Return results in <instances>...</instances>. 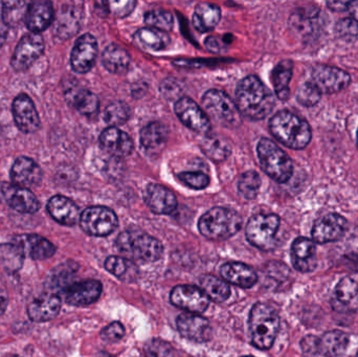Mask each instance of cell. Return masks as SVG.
<instances>
[{"instance_id": "cell-1", "label": "cell", "mask_w": 358, "mask_h": 357, "mask_svg": "<svg viewBox=\"0 0 358 357\" xmlns=\"http://www.w3.org/2000/svg\"><path fill=\"white\" fill-rule=\"evenodd\" d=\"M275 96L256 75H248L238 84L236 105L240 115L260 121L271 115Z\"/></svg>"}, {"instance_id": "cell-2", "label": "cell", "mask_w": 358, "mask_h": 357, "mask_svg": "<svg viewBox=\"0 0 358 357\" xmlns=\"http://www.w3.org/2000/svg\"><path fill=\"white\" fill-rule=\"evenodd\" d=\"M269 130L281 144L294 150L306 148L313 138L308 122L288 110L279 111L271 117Z\"/></svg>"}, {"instance_id": "cell-3", "label": "cell", "mask_w": 358, "mask_h": 357, "mask_svg": "<svg viewBox=\"0 0 358 357\" xmlns=\"http://www.w3.org/2000/svg\"><path fill=\"white\" fill-rule=\"evenodd\" d=\"M117 247L127 259L145 263L157 261L164 253L161 241L138 228L121 233L117 239Z\"/></svg>"}, {"instance_id": "cell-4", "label": "cell", "mask_w": 358, "mask_h": 357, "mask_svg": "<svg viewBox=\"0 0 358 357\" xmlns=\"http://www.w3.org/2000/svg\"><path fill=\"white\" fill-rule=\"evenodd\" d=\"M242 218L237 212L227 207H213L204 213L198 222V228L210 240H227L239 232Z\"/></svg>"}, {"instance_id": "cell-5", "label": "cell", "mask_w": 358, "mask_h": 357, "mask_svg": "<svg viewBox=\"0 0 358 357\" xmlns=\"http://www.w3.org/2000/svg\"><path fill=\"white\" fill-rule=\"evenodd\" d=\"M248 323L252 345L260 350L271 348L280 328L277 312L266 304L257 303L250 310Z\"/></svg>"}, {"instance_id": "cell-6", "label": "cell", "mask_w": 358, "mask_h": 357, "mask_svg": "<svg viewBox=\"0 0 358 357\" xmlns=\"http://www.w3.org/2000/svg\"><path fill=\"white\" fill-rule=\"evenodd\" d=\"M259 161L263 171L280 184L292 177L294 163L290 157L269 138H262L257 147Z\"/></svg>"}, {"instance_id": "cell-7", "label": "cell", "mask_w": 358, "mask_h": 357, "mask_svg": "<svg viewBox=\"0 0 358 357\" xmlns=\"http://www.w3.org/2000/svg\"><path fill=\"white\" fill-rule=\"evenodd\" d=\"M281 220L275 214H257L248 220L246 239L250 245L262 251H271L275 247Z\"/></svg>"}, {"instance_id": "cell-8", "label": "cell", "mask_w": 358, "mask_h": 357, "mask_svg": "<svg viewBox=\"0 0 358 357\" xmlns=\"http://www.w3.org/2000/svg\"><path fill=\"white\" fill-rule=\"evenodd\" d=\"M202 104L206 112L225 127H234L241 121L237 105L221 90L210 89L206 92L202 98Z\"/></svg>"}, {"instance_id": "cell-9", "label": "cell", "mask_w": 358, "mask_h": 357, "mask_svg": "<svg viewBox=\"0 0 358 357\" xmlns=\"http://www.w3.org/2000/svg\"><path fill=\"white\" fill-rule=\"evenodd\" d=\"M80 226L90 236L106 237L115 232L119 219L113 210L96 205L84 210L80 217Z\"/></svg>"}, {"instance_id": "cell-10", "label": "cell", "mask_w": 358, "mask_h": 357, "mask_svg": "<svg viewBox=\"0 0 358 357\" xmlns=\"http://www.w3.org/2000/svg\"><path fill=\"white\" fill-rule=\"evenodd\" d=\"M44 39L40 34H27L23 36L15 48L10 64L16 71L29 69L43 54Z\"/></svg>"}, {"instance_id": "cell-11", "label": "cell", "mask_w": 358, "mask_h": 357, "mask_svg": "<svg viewBox=\"0 0 358 357\" xmlns=\"http://www.w3.org/2000/svg\"><path fill=\"white\" fill-rule=\"evenodd\" d=\"M313 82L322 94H338L351 83V75L338 67L317 65L313 68Z\"/></svg>"}, {"instance_id": "cell-12", "label": "cell", "mask_w": 358, "mask_h": 357, "mask_svg": "<svg viewBox=\"0 0 358 357\" xmlns=\"http://www.w3.org/2000/svg\"><path fill=\"white\" fill-rule=\"evenodd\" d=\"M176 115L183 125L199 134H208L210 131V122L208 115L187 96H182L176 101L174 106Z\"/></svg>"}, {"instance_id": "cell-13", "label": "cell", "mask_w": 358, "mask_h": 357, "mask_svg": "<svg viewBox=\"0 0 358 357\" xmlns=\"http://www.w3.org/2000/svg\"><path fill=\"white\" fill-rule=\"evenodd\" d=\"M170 302L189 314H202L208 309L210 300L201 289L193 285H178L172 289Z\"/></svg>"}, {"instance_id": "cell-14", "label": "cell", "mask_w": 358, "mask_h": 357, "mask_svg": "<svg viewBox=\"0 0 358 357\" xmlns=\"http://www.w3.org/2000/svg\"><path fill=\"white\" fill-rule=\"evenodd\" d=\"M0 201L19 213H36L40 207L39 201L29 189L6 182L0 184Z\"/></svg>"}, {"instance_id": "cell-15", "label": "cell", "mask_w": 358, "mask_h": 357, "mask_svg": "<svg viewBox=\"0 0 358 357\" xmlns=\"http://www.w3.org/2000/svg\"><path fill=\"white\" fill-rule=\"evenodd\" d=\"M12 111L15 124L23 133H35L40 129L41 121L39 115L27 94H20L14 99Z\"/></svg>"}, {"instance_id": "cell-16", "label": "cell", "mask_w": 358, "mask_h": 357, "mask_svg": "<svg viewBox=\"0 0 358 357\" xmlns=\"http://www.w3.org/2000/svg\"><path fill=\"white\" fill-rule=\"evenodd\" d=\"M12 245L22 257L34 260L48 259L57 251L50 241L38 235H19L13 239Z\"/></svg>"}, {"instance_id": "cell-17", "label": "cell", "mask_w": 358, "mask_h": 357, "mask_svg": "<svg viewBox=\"0 0 358 357\" xmlns=\"http://www.w3.org/2000/svg\"><path fill=\"white\" fill-rule=\"evenodd\" d=\"M347 228L348 222L346 218L338 214L331 213L315 222L311 234L315 243L324 245L340 240L346 233Z\"/></svg>"}, {"instance_id": "cell-18", "label": "cell", "mask_w": 358, "mask_h": 357, "mask_svg": "<svg viewBox=\"0 0 358 357\" xmlns=\"http://www.w3.org/2000/svg\"><path fill=\"white\" fill-rule=\"evenodd\" d=\"M98 56V42L90 34L81 36L76 41L71 54V64L73 71L86 73L92 71Z\"/></svg>"}, {"instance_id": "cell-19", "label": "cell", "mask_w": 358, "mask_h": 357, "mask_svg": "<svg viewBox=\"0 0 358 357\" xmlns=\"http://www.w3.org/2000/svg\"><path fill=\"white\" fill-rule=\"evenodd\" d=\"M181 337L195 343H206L212 337V327L203 316L195 314H182L176 320Z\"/></svg>"}, {"instance_id": "cell-20", "label": "cell", "mask_w": 358, "mask_h": 357, "mask_svg": "<svg viewBox=\"0 0 358 357\" xmlns=\"http://www.w3.org/2000/svg\"><path fill=\"white\" fill-rule=\"evenodd\" d=\"M289 24L304 38L315 37L324 27V16L317 8H300L292 13Z\"/></svg>"}, {"instance_id": "cell-21", "label": "cell", "mask_w": 358, "mask_h": 357, "mask_svg": "<svg viewBox=\"0 0 358 357\" xmlns=\"http://www.w3.org/2000/svg\"><path fill=\"white\" fill-rule=\"evenodd\" d=\"M102 283L96 280H84L73 283L65 289V302L71 306H88L98 301L102 293Z\"/></svg>"}, {"instance_id": "cell-22", "label": "cell", "mask_w": 358, "mask_h": 357, "mask_svg": "<svg viewBox=\"0 0 358 357\" xmlns=\"http://www.w3.org/2000/svg\"><path fill=\"white\" fill-rule=\"evenodd\" d=\"M144 201L149 209L157 215H170L178 207L176 195L161 184H149L145 190Z\"/></svg>"}, {"instance_id": "cell-23", "label": "cell", "mask_w": 358, "mask_h": 357, "mask_svg": "<svg viewBox=\"0 0 358 357\" xmlns=\"http://www.w3.org/2000/svg\"><path fill=\"white\" fill-rule=\"evenodd\" d=\"M60 309V296L52 291H46L29 303L27 314L34 322L45 323L56 318Z\"/></svg>"}, {"instance_id": "cell-24", "label": "cell", "mask_w": 358, "mask_h": 357, "mask_svg": "<svg viewBox=\"0 0 358 357\" xmlns=\"http://www.w3.org/2000/svg\"><path fill=\"white\" fill-rule=\"evenodd\" d=\"M292 262L299 272H313L317 265L315 241L305 237L296 238L292 245Z\"/></svg>"}, {"instance_id": "cell-25", "label": "cell", "mask_w": 358, "mask_h": 357, "mask_svg": "<svg viewBox=\"0 0 358 357\" xmlns=\"http://www.w3.org/2000/svg\"><path fill=\"white\" fill-rule=\"evenodd\" d=\"M10 180L16 186L29 189L37 186L42 180V170L29 157H18L10 169Z\"/></svg>"}, {"instance_id": "cell-26", "label": "cell", "mask_w": 358, "mask_h": 357, "mask_svg": "<svg viewBox=\"0 0 358 357\" xmlns=\"http://www.w3.org/2000/svg\"><path fill=\"white\" fill-rule=\"evenodd\" d=\"M332 306L336 312L343 314L357 312L358 282L349 277L342 279L334 289Z\"/></svg>"}, {"instance_id": "cell-27", "label": "cell", "mask_w": 358, "mask_h": 357, "mask_svg": "<svg viewBox=\"0 0 358 357\" xmlns=\"http://www.w3.org/2000/svg\"><path fill=\"white\" fill-rule=\"evenodd\" d=\"M103 150L115 157H126L134 150V142L126 132L117 127H108L100 136Z\"/></svg>"}, {"instance_id": "cell-28", "label": "cell", "mask_w": 358, "mask_h": 357, "mask_svg": "<svg viewBox=\"0 0 358 357\" xmlns=\"http://www.w3.org/2000/svg\"><path fill=\"white\" fill-rule=\"evenodd\" d=\"M54 18L55 10L52 2L48 0H37L29 4L25 24L31 33L40 34L52 24Z\"/></svg>"}, {"instance_id": "cell-29", "label": "cell", "mask_w": 358, "mask_h": 357, "mask_svg": "<svg viewBox=\"0 0 358 357\" xmlns=\"http://www.w3.org/2000/svg\"><path fill=\"white\" fill-rule=\"evenodd\" d=\"M48 212L57 222L66 226H75L81 217L78 205L62 195H56L50 199Z\"/></svg>"}, {"instance_id": "cell-30", "label": "cell", "mask_w": 358, "mask_h": 357, "mask_svg": "<svg viewBox=\"0 0 358 357\" xmlns=\"http://www.w3.org/2000/svg\"><path fill=\"white\" fill-rule=\"evenodd\" d=\"M220 274L225 282L244 289H252L258 281L256 272L250 266L241 262H229L224 264L221 268Z\"/></svg>"}, {"instance_id": "cell-31", "label": "cell", "mask_w": 358, "mask_h": 357, "mask_svg": "<svg viewBox=\"0 0 358 357\" xmlns=\"http://www.w3.org/2000/svg\"><path fill=\"white\" fill-rule=\"evenodd\" d=\"M81 21L82 8L76 4H65L57 17L55 31L61 39H69L78 33Z\"/></svg>"}, {"instance_id": "cell-32", "label": "cell", "mask_w": 358, "mask_h": 357, "mask_svg": "<svg viewBox=\"0 0 358 357\" xmlns=\"http://www.w3.org/2000/svg\"><path fill=\"white\" fill-rule=\"evenodd\" d=\"M348 335L343 331L334 330L326 333L317 337V351L320 356L336 357L345 354L349 346Z\"/></svg>"}, {"instance_id": "cell-33", "label": "cell", "mask_w": 358, "mask_h": 357, "mask_svg": "<svg viewBox=\"0 0 358 357\" xmlns=\"http://www.w3.org/2000/svg\"><path fill=\"white\" fill-rule=\"evenodd\" d=\"M168 140V129L159 122L145 126L141 131V144L147 152L159 153L163 150Z\"/></svg>"}, {"instance_id": "cell-34", "label": "cell", "mask_w": 358, "mask_h": 357, "mask_svg": "<svg viewBox=\"0 0 358 357\" xmlns=\"http://www.w3.org/2000/svg\"><path fill=\"white\" fill-rule=\"evenodd\" d=\"M66 99L82 115L94 117L100 111V101L96 94L86 89H71L66 92Z\"/></svg>"}, {"instance_id": "cell-35", "label": "cell", "mask_w": 358, "mask_h": 357, "mask_svg": "<svg viewBox=\"0 0 358 357\" xmlns=\"http://www.w3.org/2000/svg\"><path fill=\"white\" fill-rule=\"evenodd\" d=\"M221 19V10L210 2H200L196 6L193 15V25L201 33L212 31Z\"/></svg>"}, {"instance_id": "cell-36", "label": "cell", "mask_w": 358, "mask_h": 357, "mask_svg": "<svg viewBox=\"0 0 358 357\" xmlns=\"http://www.w3.org/2000/svg\"><path fill=\"white\" fill-rule=\"evenodd\" d=\"M294 73V62L292 60H283L278 63L271 73V81L275 94L280 100H288L290 96L289 83Z\"/></svg>"}, {"instance_id": "cell-37", "label": "cell", "mask_w": 358, "mask_h": 357, "mask_svg": "<svg viewBox=\"0 0 358 357\" xmlns=\"http://www.w3.org/2000/svg\"><path fill=\"white\" fill-rule=\"evenodd\" d=\"M134 41L144 50H155V52L165 50L171 43V39L166 31L151 29V27L138 29L134 34Z\"/></svg>"}, {"instance_id": "cell-38", "label": "cell", "mask_w": 358, "mask_h": 357, "mask_svg": "<svg viewBox=\"0 0 358 357\" xmlns=\"http://www.w3.org/2000/svg\"><path fill=\"white\" fill-rule=\"evenodd\" d=\"M102 62L107 71L115 75H123L129 68L130 56L125 48L113 43L105 48Z\"/></svg>"}, {"instance_id": "cell-39", "label": "cell", "mask_w": 358, "mask_h": 357, "mask_svg": "<svg viewBox=\"0 0 358 357\" xmlns=\"http://www.w3.org/2000/svg\"><path fill=\"white\" fill-rule=\"evenodd\" d=\"M200 286L201 291L206 293L210 301L215 303H222L227 301L231 296V289L229 283L222 279L217 278L213 275H204L200 278Z\"/></svg>"}, {"instance_id": "cell-40", "label": "cell", "mask_w": 358, "mask_h": 357, "mask_svg": "<svg viewBox=\"0 0 358 357\" xmlns=\"http://www.w3.org/2000/svg\"><path fill=\"white\" fill-rule=\"evenodd\" d=\"M105 268L113 276L125 282H132L138 276V268L134 261L125 257L110 256L105 261Z\"/></svg>"}, {"instance_id": "cell-41", "label": "cell", "mask_w": 358, "mask_h": 357, "mask_svg": "<svg viewBox=\"0 0 358 357\" xmlns=\"http://www.w3.org/2000/svg\"><path fill=\"white\" fill-rule=\"evenodd\" d=\"M77 270L78 265L76 263H64L57 268L48 278V287L50 289L48 291L55 293H61V291L64 293L65 289L73 284L71 280Z\"/></svg>"}, {"instance_id": "cell-42", "label": "cell", "mask_w": 358, "mask_h": 357, "mask_svg": "<svg viewBox=\"0 0 358 357\" xmlns=\"http://www.w3.org/2000/svg\"><path fill=\"white\" fill-rule=\"evenodd\" d=\"M31 2L3 1L2 2V22L6 27H16L27 18Z\"/></svg>"}, {"instance_id": "cell-43", "label": "cell", "mask_w": 358, "mask_h": 357, "mask_svg": "<svg viewBox=\"0 0 358 357\" xmlns=\"http://www.w3.org/2000/svg\"><path fill=\"white\" fill-rule=\"evenodd\" d=\"M201 148L213 161H224L231 154V147L229 143L219 136H206L201 142Z\"/></svg>"}, {"instance_id": "cell-44", "label": "cell", "mask_w": 358, "mask_h": 357, "mask_svg": "<svg viewBox=\"0 0 358 357\" xmlns=\"http://www.w3.org/2000/svg\"><path fill=\"white\" fill-rule=\"evenodd\" d=\"M131 115L130 107L122 101L111 103L105 109L104 119L111 127L125 124Z\"/></svg>"}, {"instance_id": "cell-45", "label": "cell", "mask_w": 358, "mask_h": 357, "mask_svg": "<svg viewBox=\"0 0 358 357\" xmlns=\"http://www.w3.org/2000/svg\"><path fill=\"white\" fill-rule=\"evenodd\" d=\"M145 23L151 29H159V31H171L174 24V17L171 12L167 10H151L145 14Z\"/></svg>"}, {"instance_id": "cell-46", "label": "cell", "mask_w": 358, "mask_h": 357, "mask_svg": "<svg viewBox=\"0 0 358 357\" xmlns=\"http://www.w3.org/2000/svg\"><path fill=\"white\" fill-rule=\"evenodd\" d=\"M136 1L96 2V10H102L103 15L111 14L117 18H124L134 12Z\"/></svg>"}, {"instance_id": "cell-47", "label": "cell", "mask_w": 358, "mask_h": 357, "mask_svg": "<svg viewBox=\"0 0 358 357\" xmlns=\"http://www.w3.org/2000/svg\"><path fill=\"white\" fill-rule=\"evenodd\" d=\"M261 187V177L257 172L248 171L242 174L238 182V190L246 199H254Z\"/></svg>"}, {"instance_id": "cell-48", "label": "cell", "mask_w": 358, "mask_h": 357, "mask_svg": "<svg viewBox=\"0 0 358 357\" xmlns=\"http://www.w3.org/2000/svg\"><path fill=\"white\" fill-rule=\"evenodd\" d=\"M321 98L322 92L313 81L305 82L296 92V100L305 107L315 106L321 101Z\"/></svg>"}, {"instance_id": "cell-49", "label": "cell", "mask_w": 358, "mask_h": 357, "mask_svg": "<svg viewBox=\"0 0 358 357\" xmlns=\"http://www.w3.org/2000/svg\"><path fill=\"white\" fill-rule=\"evenodd\" d=\"M336 36L345 41L353 42L358 40V21L352 17L341 19L336 25Z\"/></svg>"}, {"instance_id": "cell-50", "label": "cell", "mask_w": 358, "mask_h": 357, "mask_svg": "<svg viewBox=\"0 0 358 357\" xmlns=\"http://www.w3.org/2000/svg\"><path fill=\"white\" fill-rule=\"evenodd\" d=\"M146 357H174L173 347L168 342L152 339L145 346Z\"/></svg>"}, {"instance_id": "cell-51", "label": "cell", "mask_w": 358, "mask_h": 357, "mask_svg": "<svg viewBox=\"0 0 358 357\" xmlns=\"http://www.w3.org/2000/svg\"><path fill=\"white\" fill-rule=\"evenodd\" d=\"M178 180L194 190H202L210 184V178L202 172H182L178 174Z\"/></svg>"}, {"instance_id": "cell-52", "label": "cell", "mask_w": 358, "mask_h": 357, "mask_svg": "<svg viewBox=\"0 0 358 357\" xmlns=\"http://www.w3.org/2000/svg\"><path fill=\"white\" fill-rule=\"evenodd\" d=\"M124 335H125V328L123 325L120 322H113L101 331L100 337L107 343H117L123 339Z\"/></svg>"}, {"instance_id": "cell-53", "label": "cell", "mask_w": 358, "mask_h": 357, "mask_svg": "<svg viewBox=\"0 0 358 357\" xmlns=\"http://www.w3.org/2000/svg\"><path fill=\"white\" fill-rule=\"evenodd\" d=\"M180 87L178 82L173 79H168L162 84V94H165L166 98L173 99L180 94Z\"/></svg>"}, {"instance_id": "cell-54", "label": "cell", "mask_w": 358, "mask_h": 357, "mask_svg": "<svg viewBox=\"0 0 358 357\" xmlns=\"http://www.w3.org/2000/svg\"><path fill=\"white\" fill-rule=\"evenodd\" d=\"M317 337H313V335H308V337H304L302 343H301L303 352H304L305 354H307V356H315V354H317Z\"/></svg>"}, {"instance_id": "cell-55", "label": "cell", "mask_w": 358, "mask_h": 357, "mask_svg": "<svg viewBox=\"0 0 358 357\" xmlns=\"http://www.w3.org/2000/svg\"><path fill=\"white\" fill-rule=\"evenodd\" d=\"M224 43H227V42L221 41V39H219V38L210 36V37L206 40V48L210 52H219L224 48Z\"/></svg>"}, {"instance_id": "cell-56", "label": "cell", "mask_w": 358, "mask_h": 357, "mask_svg": "<svg viewBox=\"0 0 358 357\" xmlns=\"http://www.w3.org/2000/svg\"><path fill=\"white\" fill-rule=\"evenodd\" d=\"M349 1H332L327 2V6L334 12H344L348 8Z\"/></svg>"}, {"instance_id": "cell-57", "label": "cell", "mask_w": 358, "mask_h": 357, "mask_svg": "<svg viewBox=\"0 0 358 357\" xmlns=\"http://www.w3.org/2000/svg\"><path fill=\"white\" fill-rule=\"evenodd\" d=\"M8 305V293L0 289V316L4 314Z\"/></svg>"}, {"instance_id": "cell-58", "label": "cell", "mask_w": 358, "mask_h": 357, "mask_svg": "<svg viewBox=\"0 0 358 357\" xmlns=\"http://www.w3.org/2000/svg\"><path fill=\"white\" fill-rule=\"evenodd\" d=\"M6 38H8V27L0 21V48L6 43Z\"/></svg>"}, {"instance_id": "cell-59", "label": "cell", "mask_w": 358, "mask_h": 357, "mask_svg": "<svg viewBox=\"0 0 358 357\" xmlns=\"http://www.w3.org/2000/svg\"><path fill=\"white\" fill-rule=\"evenodd\" d=\"M347 10L352 15V18L358 21V1H349Z\"/></svg>"}, {"instance_id": "cell-60", "label": "cell", "mask_w": 358, "mask_h": 357, "mask_svg": "<svg viewBox=\"0 0 358 357\" xmlns=\"http://www.w3.org/2000/svg\"><path fill=\"white\" fill-rule=\"evenodd\" d=\"M357 146H358V130H357Z\"/></svg>"}, {"instance_id": "cell-61", "label": "cell", "mask_w": 358, "mask_h": 357, "mask_svg": "<svg viewBox=\"0 0 358 357\" xmlns=\"http://www.w3.org/2000/svg\"><path fill=\"white\" fill-rule=\"evenodd\" d=\"M242 357H254V356H242Z\"/></svg>"}, {"instance_id": "cell-62", "label": "cell", "mask_w": 358, "mask_h": 357, "mask_svg": "<svg viewBox=\"0 0 358 357\" xmlns=\"http://www.w3.org/2000/svg\"><path fill=\"white\" fill-rule=\"evenodd\" d=\"M10 357H20V356H10Z\"/></svg>"}, {"instance_id": "cell-63", "label": "cell", "mask_w": 358, "mask_h": 357, "mask_svg": "<svg viewBox=\"0 0 358 357\" xmlns=\"http://www.w3.org/2000/svg\"><path fill=\"white\" fill-rule=\"evenodd\" d=\"M355 357H358V352H357V356H355Z\"/></svg>"}]
</instances>
